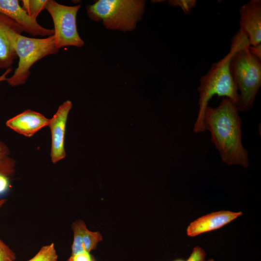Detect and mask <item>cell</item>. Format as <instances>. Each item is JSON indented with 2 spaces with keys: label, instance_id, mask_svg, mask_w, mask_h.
I'll use <instances>...</instances> for the list:
<instances>
[{
  "label": "cell",
  "instance_id": "ba28073f",
  "mask_svg": "<svg viewBox=\"0 0 261 261\" xmlns=\"http://www.w3.org/2000/svg\"><path fill=\"white\" fill-rule=\"evenodd\" d=\"M72 103L67 100L61 104L55 114L50 119L48 126L51 133V158L56 163L65 157V136L68 114Z\"/></svg>",
  "mask_w": 261,
  "mask_h": 261
},
{
  "label": "cell",
  "instance_id": "7a4b0ae2",
  "mask_svg": "<svg viewBox=\"0 0 261 261\" xmlns=\"http://www.w3.org/2000/svg\"><path fill=\"white\" fill-rule=\"evenodd\" d=\"M244 34L238 31L231 41L230 50L223 58L212 65L208 72L201 76L197 88L199 93V109L194 124L195 133L204 132V114L208 102L215 95L228 98L237 106L239 93L230 71L231 58L239 46Z\"/></svg>",
  "mask_w": 261,
  "mask_h": 261
},
{
  "label": "cell",
  "instance_id": "5b68a950",
  "mask_svg": "<svg viewBox=\"0 0 261 261\" xmlns=\"http://www.w3.org/2000/svg\"><path fill=\"white\" fill-rule=\"evenodd\" d=\"M15 51L19 58L18 66L13 74L6 80L12 87L26 83L30 75L31 67L45 57L58 53L59 49L56 46L53 35L35 38L19 35L16 41Z\"/></svg>",
  "mask_w": 261,
  "mask_h": 261
},
{
  "label": "cell",
  "instance_id": "d4e9b609",
  "mask_svg": "<svg viewBox=\"0 0 261 261\" xmlns=\"http://www.w3.org/2000/svg\"><path fill=\"white\" fill-rule=\"evenodd\" d=\"M6 199L0 200V209L4 205V204L6 203Z\"/></svg>",
  "mask_w": 261,
  "mask_h": 261
},
{
  "label": "cell",
  "instance_id": "cb8c5ba5",
  "mask_svg": "<svg viewBox=\"0 0 261 261\" xmlns=\"http://www.w3.org/2000/svg\"><path fill=\"white\" fill-rule=\"evenodd\" d=\"M12 71V68H9L6 69L5 72L0 76V83L6 81L7 79V75L9 74Z\"/></svg>",
  "mask_w": 261,
  "mask_h": 261
},
{
  "label": "cell",
  "instance_id": "ac0fdd59",
  "mask_svg": "<svg viewBox=\"0 0 261 261\" xmlns=\"http://www.w3.org/2000/svg\"><path fill=\"white\" fill-rule=\"evenodd\" d=\"M197 1L195 0H171L168 3L172 6L180 7L185 14H189L192 9L196 4Z\"/></svg>",
  "mask_w": 261,
  "mask_h": 261
},
{
  "label": "cell",
  "instance_id": "7402d4cb",
  "mask_svg": "<svg viewBox=\"0 0 261 261\" xmlns=\"http://www.w3.org/2000/svg\"><path fill=\"white\" fill-rule=\"evenodd\" d=\"M9 177L0 174V195L5 193L9 189Z\"/></svg>",
  "mask_w": 261,
  "mask_h": 261
},
{
  "label": "cell",
  "instance_id": "7c38bea8",
  "mask_svg": "<svg viewBox=\"0 0 261 261\" xmlns=\"http://www.w3.org/2000/svg\"><path fill=\"white\" fill-rule=\"evenodd\" d=\"M49 120L43 114L29 109L9 119L6 125L17 133L30 137L48 126Z\"/></svg>",
  "mask_w": 261,
  "mask_h": 261
},
{
  "label": "cell",
  "instance_id": "8fae6325",
  "mask_svg": "<svg viewBox=\"0 0 261 261\" xmlns=\"http://www.w3.org/2000/svg\"><path fill=\"white\" fill-rule=\"evenodd\" d=\"M242 215L241 212L230 211H220L208 214L190 223L187 229V234L190 237H194L218 229Z\"/></svg>",
  "mask_w": 261,
  "mask_h": 261
},
{
  "label": "cell",
  "instance_id": "e0dca14e",
  "mask_svg": "<svg viewBox=\"0 0 261 261\" xmlns=\"http://www.w3.org/2000/svg\"><path fill=\"white\" fill-rule=\"evenodd\" d=\"M58 256L54 243L42 246L37 254L27 261H57Z\"/></svg>",
  "mask_w": 261,
  "mask_h": 261
},
{
  "label": "cell",
  "instance_id": "30bf717a",
  "mask_svg": "<svg viewBox=\"0 0 261 261\" xmlns=\"http://www.w3.org/2000/svg\"><path fill=\"white\" fill-rule=\"evenodd\" d=\"M240 29L250 46L261 44V0H251L239 9Z\"/></svg>",
  "mask_w": 261,
  "mask_h": 261
},
{
  "label": "cell",
  "instance_id": "5bb4252c",
  "mask_svg": "<svg viewBox=\"0 0 261 261\" xmlns=\"http://www.w3.org/2000/svg\"><path fill=\"white\" fill-rule=\"evenodd\" d=\"M87 227L85 223L82 220H78L72 224L73 232V241L72 245L71 255L76 254L85 251L83 245V232Z\"/></svg>",
  "mask_w": 261,
  "mask_h": 261
},
{
  "label": "cell",
  "instance_id": "9a60e30c",
  "mask_svg": "<svg viewBox=\"0 0 261 261\" xmlns=\"http://www.w3.org/2000/svg\"><path fill=\"white\" fill-rule=\"evenodd\" d=\"M48 0H23L22 7L32 19L37 20L39 14L45 9Z\"/></svg>",
  "mask_w": 261,
  "mask_h": 261
},
{
  "label": "cell",
  "instance_id": "4fadbf2b",
  "mask_svg": "<svg viewBox=\"0 0 261 261\" xmlns=\"http://www.w3.org/2000/svg\"><path fill=\"white\" fill-rule=\"evenodd\" d=\"M15 160L10 156L8 146L0 141V174L8 177L13 175L15 172Z\"/></svg>",
  "mask_w": 261,
  "mask_h": 261
},
{
  "label": "cell",
  "instance_id": "9c48e42d",
  "mask_svg": "<svg viewBox=\"0 0 261 261\" xmlns=\"http://www.w3.org/2000/svg\"><path fill=\"white\" fill-rule=\"evenodd\" d=\"M0 13L14 20L23 31L33 36H50L54 35L53 29L40 25L27 14L17 0H0Z\"/></svg>",
  "mask_w": 261,
  "mask_h": 261
},
{
  "label": "cell",
  "instance_id": "52a82bcc",
  "mask_svg": "<svg viewBox=\"0 0 261 261\" xmlns=\"http://www.w3.org/2000/svg\"><path fill=\"white\" fill-rule=\"evenodd\" d=\"M23 32L13 19L0 13V69L12 68L17 58L15 44L17 37Z\"/></svg>",
  "mask_w": 261,
  "mask_h": 261
},
{
  "label": "cell",
  "instance_id": "3957f363",
  "mask_svg": "<svg viewBox=\"0 0 261 261\" xmlns=\"http://www.w3.org/2000/svg\"><path fill=\"white\" fill-rule=\"evenodd\" d=\"M249 43L244 34L230 62V71L236 88L240 91L239 111L250 110L261 86V59L250 51Z\"/></svg>",
  "mask_w": 261,
  "mask_h": 261
},
{
  "label": "cell",
  "instance_id": "6da1fadb",
  "mask_svg": "<svg viewBox=\"0 0 261 261\" xmlns=\"http://www.w3.org/2000/svg\"><path fill=\"white\" fill-rule=\"evenodd\" d=\"M237 105L227 98L216 108L208 105L204 114L205 130L219 153L221 160L228 165H249L248 151L242 143L241 120Z\"/></svg>",
  "mask_w": 261,
  "mask_h": 261
},
{
  "label": "cell",
  "instance_id": "2e32d148",
  "mask_svg": "<svg viewBox=\"0 0 261 261\" xmlns=\"http://www.w3.org/2000/svg\"><path fill=\"white\" fill-rule=\"evenodd\" d=\"M82 238L84 249L88 252L95 249L98 243L102 239L99 232L90 231L87 227L83 230Z\"/></svg>",
  "mask_w": 261,
  "mask_h": 261
},
{
  "label": "cell",
  "instance_id": "484cf974",
  "mask_svg": "<svg viewBox=\"0 0 261 261\" xmlns=\"http://www.w3.org/2000/svg\"><path fill=\"white\" fill-rule=\"evenodd\" d=\"M207 261H214V260L213 259H211L208 260Z\"/></svg>",
  "mask_w": 261,
  "mask_h": 261
},
{
  "label": "cell",
  "instance_id": "8992f818",
  "mask_svg": "<svg viewBox=\"0 0 261 261\" xmlns=\"http://www.w3.org/2000/svg\"><path fill=\"white\" fill-rule=\"evenodd\" d=\"M81 5L67 6L54 0H48L45 9L49 13L54 26V37L58 49L65 46L81 47L84 41L77 30L76 16Z\"/></svg>",
  "mask_w": 261,
  "mask_h": 261
},
{
  "label": "cell",
  "instance_id": "ffe728a7",
  "mask_svg": "<svg viewBox=\"0 0 261 261\" xmlns=\"http://www.w3.org/2000/svg\"><path fill=\"white\" fill-rule=\"evenodd\" d=\"M206 256L205 251L201 247H195L190 256L186 261H204ZM174 261H184L182 260L178 259Z\"/></svg>",
  "mask_w": 261,
  "mask_h": 261
},
{
  "label": "cell",
  "instance_id": "44dd1931",
  "mask_svg": "<svg viewBox=\"0 0 261 261\" xmlns=\"http://www.w3.org/2000/svg\"><path fill=\"white\" fill-rule=\"evenodd\" d=\"M67 261H95V260L90 252L85 251L76 254L71 255Z\"/></svg>",
  "mask_w": 261,
  "mask_h": 261
},
{
  "label": "cell",
  "instance_id": "603a6c76",
  "mask_svg": "<svg viewBox=\"0 0 261 261\" xmlns=\"http://www.w3.org/2000/svg\"><path fill=\"white\" fill-rule=\"evenodd\" d=\"M249 49L254 55L261 59V44L256 46H249Z\"/></svg>",
  "mask_w": 261,
  "mask_h": 261
},
{
  "label": "cell",
  "instance_id": "d6986e66",
  "mask_svg": "<svg viewBox=\"0 0 261 261\" xmlns=\"http://www.w3.org/2000/svg\"><path fill=\"white\" fill-rule=\"evenodd\" d=\"M15 259L14 251L0 238V261H14Z\"/></svg>",
  "mask_w": 261,
  "mask_h": 261
},
{
  "label": "cell",
  "instance_id": "277c9868",
  "mask_svg": "<svg viewBox=\"0 0 261 261\" xmlns=\"http://www.w3.org/2000/svg\"><path fill=\"white\" fill-rule=\"evenodd\" d=\"M146 1L143 0H99L86 6L91 20L102 21L108 29L130 31L141 19Z\"/></svg>",
  "mask_w": 261,
  "mask_h": 261
}]
</instances>
